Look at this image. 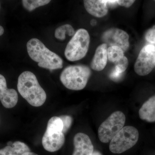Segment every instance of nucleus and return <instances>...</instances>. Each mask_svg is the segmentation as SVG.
I'll return each instance as SVG.
<instances>
[{
  "mask_svg": "<svg viewBox=\"0 0 155 155\" xmlns=\"http://www.w3.org/2000/svg\"><path fill=\"white\" fill-rule=\"evenodd\" d=\"M139 132L135 127H124L112 139L110 144V150L114 153H121L130 149L138 141Z\"/></svg>",
  "mask_w": 155,
  "mask_h": 155,
  "instance_id": "nucleus-5",
  "label": "nucleus"
},
{
  "mask_svg": "<svg viewBox=\"0 0 155 155\" xmlns=\"http://www.w3.org/2000/svg\"><path fill=\"white\" fill-rule=\"evenodd\" d=\"M122 74L123 73H119L114 69L110 74V78L113 81H118L122 77Z\"/></svg>",
  "mask_w": 155,
  "mask_h": 155,
  "instance_id": "nucleus-23",
  "label": "nucleus"
},
{
  "mask_svg": "<svg viewBox=\"0 0 155 155\" xmlns=\"http://www.w3.org/2000/svg\"><path fill=\"white\" fill-rule=\"evenodd\" d=\"M74 151L72 155H92L94 146L88 135L84 133L75 134L74 140Z\"/></svg>",
  "mask_w": 155,
  "mask_h": 155,
  "instance_id": "nucleus-11",
  "label": "nucleus"
},
{
  "mask_svg": "<svg viewBox=\"0 0 155 155\" xmlns=\"http://www.w3.org/2000/svg\"><path fill=\"white\" fill-rule=\"evenodd\" d=\"M92 155H102L98 151H94Z\"/></svg>",
  "mask_w": 155,
  "mask_h": 155,
  "instance_id": "nucleus-27",
  "label": "nucleus"
},
{
  "mask_svg": "<svg viewBox=\"0 0 155 155\" xmlns=\"http://www.w3.org/2000/svg\"><path fill=\"white\" fill-rule=\"evenodd\" d=\"M4 32V28H3L2 26L0 25V36L2 35Z\"/></svg>",
  "mask_w": 155,
  "mask_h": 155,
  "instance_id": "nucleus-26",
  "label": "nucleus"
},
{
  "mask_svg": "<svg viewBox=\"0 0 155 155\" xmlns=\"http://www.w3.org/2000/svg\"><path fill=\"white\" fill-rule=\"evenodd\" d=\"M84 8L91 15L97 17H102L107 14L108 7L106 0H85Z\"/></svg>",
  "mask_w": 155,
  "mask_h": 155,
  "instance_id": "nucleus-12",
  "label": "nucleus"
},
{
  "mask_svg": "<svg viewBox=\"0 0 155 155\" xmlns=\"http://www.w3.org/2000/svg\"><path fill=\"white\" fill-rule=\"evenodd\" d=\"M75 31L72 25L69 24L61 25L56 29L55 31V37L61 40H64L66 38V35L69 36H73Z\"/></svg>",
  "mask_w": 155,
  "mask_h": 155,
  "instance_id": "nucleus-16",
  "label": "nucleus"
},
{
  "mask_svg": "<svg viewBox=\"0 0 155 155\" xmlns=\"http://www.w3.org/2000/svg\"><path fill=\"white\" fill-rule=\"evenodd\" d=\"M17 89L22 97L33 107H40L46 100L45 91L40 85L35 75L30 71H25L19 75Z\"/></svg>",
  "mask_w": 155,
  "mask_h": 155,
  "instance_id": "nucleus-1",
  "label": "nucleus"
},
{
  "mask_svg": "<svg viewBox=\"0 0 155 155\" xmlns=\"http://www.w3.org/2000/svg\"><path fill=\"white\" fill-rule=\"evenodd\" d=\"M124 53L123 50L117 46L109 47L107 50L108 60L114 63L123 58L124 56Z\"/></svg>",
  "mask_w": 155,
  "mask_h": 155,
  "instance_id": "nucleus-17",
  "label": "nucleus"
},
{
  "mask_svg": "<svg viewBox=\"0 0 155 155\" xmlns=\"http://www.w3.org/2000/svg\"><path fill=\"white\" fill-rule=\"evenodd\" d=\"M18 100L17 92L7 87L5 78L0 74V101L5 107L10 109L17 105Z\"/></svg>",
  "mask_w": 155,
  "mask_h": 155,
  "instance_id": "nucleus-10",
  "label": "nucleus"
},
{
  "mask_svg": "<svg viewBox=\"0 0 155 155\" xmlns=\"http://www.w3.org/2000/svg\"><path fill=\"white\" fill-rule=\"evenodd\" d=\"M97 21L96 20H95V19H92V20H91V24L93 26H94L96 25Z\"/></svg>",
  "mask_w": 155,
  "mask_h": 155,
  "instance_id": "nucleus-25",
  "label": "nucleus"
},
{
  "mask_svg": "<svg viewBox=\"0 0 155 155\" xmlns=\"http://www.w3.org/2000/svg\"><path fill=\"white\" fill-rule=\"evenodd\" d=\"M155 67V46L148 45L142 48L134 64L136 73L145 76L152 72Z\"/></svg>",
  "mask_w": 155,
  "mask_h": 155,
  "instance_id": "nucleus-7",
  "label": "nucleus"
},
{
  "mask_svg": "<svg viewBox=\"0 0 155 155\" xmlns=\"http://www.w3.org/2000/svg\"><path fill=\"white\" fill-rule=\"evenodd\" d=\"M91 74V70L87 66L74 65L66 67L61 73L60 79L67 88L79 91L86 86Z\"/></svg>",
  "mask_w": 155,
  "mask_h": 155,
  "instance_id": "nucleus-3",
  "label": "nucleus"
},
{
  "mask_svg": "<svg viewBox=\"0 0 155 155\" xmlns=\"http://www.w3.org/2000/svg\"><path fill=\"white\" fill-rule=\"evenodd\" d=\"M51 1L49 0H23L22 1L23 7L27 11H31L41 6L49 4Z\"/></svg>",
  "mask_w": 155,
  "mask_h": 155,
  "instance_id": "nucleus-18",
  "label": "nucleus"
},
{
  "mask_svg": "<svg viewBox=\"0 0 155 155\" xmlns=\"http://www.w3.org/2000/svg\"><path fill=\"white\" fill-rule=\"evenodd\" d=\"M107 46L104 43L98 47L91 64L92 69L97 71L104 69L107 62Z\"/></svg>",
  "mask_w": 155,
  "mask_h": 155,
  "instance_id": "nucleus-13",
  "label": "nucleus"
},
{
  "mask_svg": "<svg viewBox=\"0 0 155 155\" xmlns=\"http://www.w3.org/2000/svg\"><path fill=\"white\" fill-rule=\"evenodd\" d=\"M30 152V149L27 145L17 141L0 150V155H22Z\"/></svg>",
  "mask_w": 155,
  "mask_h": 155,
  "instance_id": "nucleus-15",
  "label": "nucleus"
},
{
  "mask_svg": "<svg viewBox=\"0 0 155 155\" xmlns=\"http://www.w3.org/2000/svg\"><path fill=\"white\" fill-rule=\"evenodd\" d=\"M22 155H38L37 154L35 153H32V152H28L25 153L23 154Z\"/></svg>",
  "mask_w": 155,
  "mask_h": 155,
  "instance_id": "nucleus-24",
  "label": "nucleus"
},
{
  "mask_svg": "<svg viewBox=\"0 0 155 155\" xmlns=\"http://www.w3.org/2000/svg\"><path fill=\"white\" fill-rule=\"evenodd\" d=\"M145 39L150 43L155 44V28H151L147 31Z\"/></svg>",
  "mask_w": 155,
  "mask_h": 155,
  "instance_id": "nucleus-21",
  "label": "nucleus"
},
{
  "mask_svg": "<svg viewBox=\"0 0 155 155\" xmlns=\"http://www.w3.org/2000/svg\"><path fill=\"white\" fill-rule=\"evenodd\" d=\"M125 116L121 111L114 112L101 124L99 127L98 137L100 141L107 143L124 127Z\"/></svg>",
  "mask_w": 155,
  "mask_h": 155,
  "instance_id": "nucleus-6",
  "label": "nucleus"
},
{
  "mask_svg": "<svg viewBox=\"0 0 155 155\" xmlns=\"http://www.w3.org/2000/svg\"><path fill=\"white\" fill-rule=\"evenodd\" d=\"M114 64L115 65L114 69L119 73H123L128 67V61L127 58L124 56L120 60Z\"/></svg>",
  "mask_w": 155,
  "mask_h": 155,
  "instance_id": "nucleus-19",
  "label": "nucleus"
},
{
  "mask_svg": "<svg viewBox=\"0 0 155 155\" xmlns=\"http://www.w3.org/2000/svg\"><path fill=\"white\" fill-rule=\"evenodd\" d=\"M90 42V37L86 29L78 30L65 49L64 54L66 58L70 61L81 60L88 51Z\"/></svg>",
  "mask_w": 155,
  "mask_h": 155,
  "instance_id": "nucleus-4",
  "label": "nucleus"
},
{
  "mask_svg": "<svg viewBox=\"0 0 155 155\" xmlns=\"http://www.w3.org/2000/svg\"><path fill=\"white\" fill-rule=\"evenodd\" d=\"M139 115L142 120L155 122V95L145 102L139 111Z\"/></svg>",
  "mask_w": 155,
  "mask_h": 155,
  "instance_id": "nucleus-14",
  "label": "nucleus"
},
{
  "mask_svg": "<svg viewBox=\"0 0 155 155\" xmlns=\"http://www.w3.org/2000/svg\"><path fill=\"white\" fill-rule=\"evenodd\" d=\"M65 140V136L63 131L46 129L43 137L42 143L45 150L50 152H54L63 147Z\"/></svg>",
  "mask_w": 155,
  "mask_h": 155,
  "instance_id": "nucleus-9",
  "label": "nucleus"
},
{
  "mask_svg": "<svg viewBox=\"0 0 155 155\" xmlns=\"http://www.w3.org/2000/svg\"><path fill=\"white\" fill-rule=\"evenodd\" d=\"M135 2L134 0H116L118 5L123 6L125 8H129Z\"/></svg>",
  "mask_w": 155,
  "mask_h": 155,
  "instance_id": "nucleus-22",
  "label": "nucleus"
},
{
  "mask_svg": "<svg viewBox=\"0 0 155 155\" xmlns=\"http://www.w3.org/2000/svg\"><path fill=\"white\" fill-rule=\"evenodd\" d=\"M101 39L107 46L118 47L124 52L129 47V35L119 28H112L106 31L102 35Z\"/></svg>",
  "mask_w": 155,
  "mask_h": 155,
  "instance_id": "nucleus-8",
  "label": "nucleus"
},
{
  "mask_svg": "<svg viewBox=\"0 0 155 155\" xmlns=\"http://www.w3.org/2000/svg\"><path fill=\"white\" fill-rule=\"evenodd\" d=\"M28 55L39 67L50 70L60 69L63 67V60L55 53L49 50L37 38L31 39L27 42Z\"/></svg>",
  "mask_w": 155,
  "mask_h": 155,
  "instance_id": "nucleus-2",
  "label": "nucleus"
},
{
  "mask_svg": "<svg viewBox=\"0 0 155 155\" xmlns=\"http://www.w3.org/2000/svg\"><path fill=\"white\" fill-rule=\"evenodd\" d=\"M60 118L62 120L64 125L63 133L64 134L67 133V131L69 130V128L72 125V119L71 116L68 115H63L60 116Z\"/></svg>",
  "mask_w": 155,
  "mask_h": 155,
  "instance_id": "nucleus-20",
  "label": "nucleus"
}]
</instances>
